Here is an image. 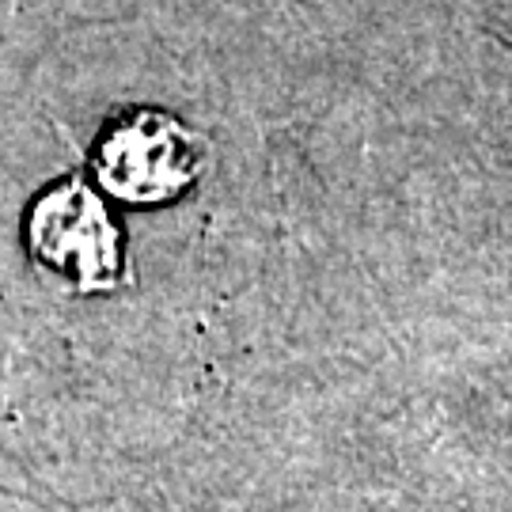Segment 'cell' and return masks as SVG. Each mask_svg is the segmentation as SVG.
Masks as SVG:
<instances>
[{"label": "cell", "instance_id": "1", "mask_svg": "<svg viewBox=\"0 0 512 512\" xmlns=\"http://www.w3.org/2000/svg\"><path fill=\"white\" fill-rule=\"evenodd\" d=\"M27 258L76 293H107L122 281L126 239L107 198L80 171L42 186L16 209Z\"/></svg>", "mask_w": 512, "mask_h": 512}, {"label": "cell", "instance_id": "2", "mask_svg": "<svg viewBox=\"0 0 512 512\" xmlns=\"http://www.w3.org/2000/svg\"><path fill=\"white\" fill-rule=\"evenodd\" d=\"M202 167V137L183 118L156 107L110 118L88 156L95 190L129 209H160L183 198Z\"/></svg>", "mask_w": 512, "mask_h": 512}, {"label": "cell", "instance_id": "3", "mask_svg": "<svg viewBox=\"0 0 512 512\" xmlns=\"http://www.w3.org/2000/svg\"><path fill=\"white\" fill-rule=\"evenodd\" d=\"M23 38H27V8L23 0H0V129H4V110L16 92V69L23 57Z\"/></svg>", "mask_w": 512, "mask_h": 512}]
</instances>
